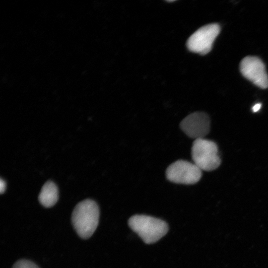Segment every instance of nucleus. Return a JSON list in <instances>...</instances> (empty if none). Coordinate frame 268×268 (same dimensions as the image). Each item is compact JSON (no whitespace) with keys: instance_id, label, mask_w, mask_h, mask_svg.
Instances as JSON below:
<instances>
[{"instance_id":"9b49d317","label":"nucleus","mask_w":268,"mask_h":268,"mask_svg":"<svg viewBox=\"0 0 268 268\" xmlns=\"http://www.w3.org/2000/svg\"><path fill=\"white\" fill-rule=\"evenodd\" d=\"M261 107V104L257 103L255 104L252 108V110L254 112L258 111Z\"/></svg>"},{"instance_id":"f257e3e1","label":"nucleus","mask_w":268,"mask_h":268,"mask_svg":"<svg viewBox=\"0 0 268 268\" xmlns=\"http://www.w3.org/2000/svg\"><path fill=\"white\" fill-rule=\"evenodd\" d=\"M99 209L95 201L86 199L75 206L71 215L73 227L81 238H90L97 227Z\"/></svg>"},{"instance_id":"f03ea898","label":"nucleus","mask_w":268,"mask_h":268,"mask_svg":"<svg viewBox=\"0 0 268 268\" xmlns=\"http://www.w3.org/2000/svg\"><path fill=\"white\" fill-rule=\"evenodd\" d=\"M128 224L147 244L156 242L168 231V226L165 221L146 215L132 216L128 220Z\"/></svg>"},{"instance_id":"1a4fd4ad","label":"nucleus","mask_w":268,"mask_h":268,"mask_svg":"<svg viewBox=\"0 0 268 268\" xmlns=\"http://www.w3.org/2000/svg\"><path fill=\"white\" fill-rule=\"evenodd\" d=\"M12 268H39L37 265L32 262L27 260H20L17 261Z\"/></svg>"},{"instance_id":"6e6552de","label":"nucleus","mask_w":268,"mask_h":268,"mask_svg":"<svg viewBox=\"0 0 268 268\" xmlns=\"http://www.w3.org/2000/svg\"><path fill=\"white\" fill-rule=\"evenodd\" d=\"M59 198L58 189L52 181L47 182L42 187L38 197L40 203L45 207L53 206Z\"/></svg>"},{"instance_id":"20e7f679","label":"nucleus","mask_w":268,"mask_h":268,"mask_svg":"<svg viewBox=\"0 0 268 268\" xmlns=\"http://www.w3.org/2000/svg\"><path fill=\"white\" fill-rule=\"evenodd\" d=\"M201 176L202 170L194 163L184 160L172 163L166 171L167 179L176 184H195L200 180Z\"/></svg>"},{"instance_id":"0eeeda50","label":"nucleus","mask_w":268,"mask_h":268,"mask_svg":"<svg viewBox=\"0 0 268 268\" xmlns=\"http://www.w3.org/2000/svg\"><path fill=\"white\" fill-rule=\"evenodd\" d=\"M240 69L243 75L256 86L263 89L268 87V75L265 66L259 58L246 57L240 63Z\"/></svg>"},{"instance_id":"423d86ee","label":"nucleus","mask_w":268,"mask_h":268,"mask_svg":"<svg viewBox=\"0 0 268 268\" xmlns=\"http://www.w3.org/2000/svg\"><path fill=\"white\" fill-rule=\"evenodd\" d=\"M180 127L187 135L195 140L204 138L209 133L210 121L206 113L197 112L186 117Z\"/></svg>"},{"instance_id":"9d476101","label":"nucleus","mask_w":268,"mask_h":268,"mask_svg":"<svg viewBox=\"0 0 268 268\" xmlns=\"http://www.w3.org/2000/svg\"><path fill=\"white\" fill-rule=\"evenodd\" d=\"M6 189V183L2 179H0V192L1 194L4 192Z\"/></svg>"},{"instance_id":"39448f33","label":"nucleus","mask_w":268,"mask_h":268,"mask_svg":"<svg viewBox=\"0 0 268 268\" xmlns=\"http://www.w3.org/2000/svg\"><path fill=\"white\" fill-rule=\"evenodd\" d=\"M220 31L216 23L203 26L195 31L188 39L187 46L193 52L205 55L211 49L213 43Z\"/></svg>"},{"instance_id":"7ed1b4c3","label":"nucleus","mask_w":268,"mask_h":268,"mask_svg":"<svg viewBox=\"0 0 268 268\" xmlns=\"http://www.w3.org/2000/svg\"><path fill=\"white\" fill-rule=\"evenodd\" d=\"M194 163L201 170L211 171L217 169L221 161L215 142L204 138L195 139L191 150Z\"/></svg>"}]
</instances>
